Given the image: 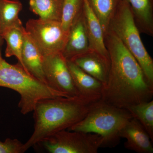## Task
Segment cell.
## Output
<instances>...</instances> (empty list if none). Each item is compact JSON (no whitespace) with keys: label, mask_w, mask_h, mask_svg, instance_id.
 <instances>
[{"label":"cell","mask_w":153,"mask_h":153,"mask_svg":"<svg viewBox=\"0 0 153 153\" xmlns=\"http://www.w3.org/2000/svg\"><path fill=\"white\" fill-rule=\"evenodd\" d=\"M3 58L2 57L1 54V51H0V63L1 62Z\"/></svg>","instance_id":"obj_24"},{"label":"cell","mask_w":153,"mask_h":153,"mask_svg":"<svg viewBox=\"0 0 153 153\" xmlns=\"http://www.w3.org/2000/svg\"><path fill=\"white\" fill-rule=\"evenodd\" d=\"M64 0H29L30 9L43 20L60 22Z\"/></svg>","instance_id":"obj_17"},{"label":"cell","mask_w":153,"mask_h":153,"mask_svg":"<svg viewBox=\"0 0 153 153\" xmlns=\"http://www.w3.org/2000/svg\"><path fill=\"white\" fill-rule=\"evenodd\" d=\"M132 118L128 110L100 99L92 104L83 119L67 130L97 134L102 138L101 148H112L119 143L122 129Z\"/></svg>","instance_id":"obj_3"},{"label":"cell","mask_w":153,"mask_h":153,"mask_svg":"<svg viewBox=\"0 0 153 153\" xmlns=\"http://www.w3.org/2000/svg\"><path fill=\"white\" fill-rule=\"evenodd\" d=\"M22 8L19 0H0V37L5 30L22 22L19 14Z\"/></svg>","instance_id":"obj_18"},{"label":"cell","mask_w":153,"mask_h":153,"mask_svg":"<svg viewBox=\"0 0 153 153\" xmlns=\"http://www.w3.org/2000/svg\"><path fill=\"white\" fill-rule=\"evenodd\" d=\"M24 145L16 139L7 138L4 142L0 141V153H25Z\"/></svg>","instance_id":"obj_22"},{"label":"cell","mask_w":153,"mask_h":153,"mask_svg":"<svg viewBox=\"0 0 153 153\" xmlns=\"http://www.w3.org/2000/svg\"><path fill=\"white\" fill-rule=\"evenodd\" d=\"M67 63L80 97L92 102L101 99L104 85L83 71L71 60H67Z\"/></svg>","instance_id":"obj_10"},{"label":"cell","mask_w":153,"mask_h":153,"mask_svg":"<svg viewBox=\"0 0 153 153\" xmlns=\"http://www.w3.org/2000/svg\"><path fill=\"white\" fill-rule=\"evenodd\" d=\"M43 67L47 85L70 97H80L61 52L44 55Z\"/></svg>","instance_id":"obj_8"},{"label":"cell","mask_w":153,"mask_h":153,"mask_svg":"<svg viewBox=\"0 0 153 153\" xmlns=\"http://www.w3.org/2000/svg\"><path fill=\"white\" fill-rule=\"evenodd\" d=\"M89 50V40L82 10L69 28L68 39L62 54L66 60H70Z\"/></svg>","instance_id":"obj_9"},{"label":"cell","mask_w":153,"mask_h":153,"mask_svg":"<svg viewBox=\"0 0 153 153\" xmlns=\"http://www.w3.org/2000/svg\"><path fill=\"white\" fill-rule=\"evenodd\" d=\"M126 109L144 128L153 141V100L130 105Z\"/></svg>","instance_id":"obj_20"},{"label":"cell","mask_w":153,"mask_h":153,"mask_svg":"<svg viewBox=\"0 0 153 153\" xmlns=\"http://www.w3.org/2000/svg\"><path fill=\"white\" fill-rule=\"evenodd\" d=\"M83 0H64L60 23L64 30L68 31L74 20L82 10Z\"/></svg>","instance_id":"obj_21"},{"label":"cell","mask_w":153,"mask_h":153,"mask_svg":"<svg viewBox=\"0 0 153 153\" xmlns=\"http://www.w3.org/2000/svg\"><path fill=\"white\" fill-rule=\"evenodd\" d=\"M121 138L126 140L125 147L138 153H153L152 140L139 122L133 117L120 132Z\"/></svg>","instance_id":"obj_11"},{"label":"cell","mask_w":153,"mask_h":153,"mask_svg":"<svg viewBox=\"0 0 153 153\" xmlns=\"http://www.w3.org/2000/svg\"><path fill=\"white\" fill-rule=\"evenodd\" d=\"M108 31L121 41L136 59L148 81L153 85V60L143 44L126 0H121Z\"/></svg>","instance_id":"obj_5"},{"label":"cell","mask_w":153,"mask_h":153,"mask_svg":"<svg viewBox=\"0 0 153 153\" xmlns=\"http://www.w3.org/2000/svg\"><path fill=\"white\" fill-rule=\"evenodd\" d=\"M102 143V138L97 134L63 130L36 145L50 153H97Z\"/></svg>","instance_id":"obj_6"},{"label":"cell","mask_w":153,"mask_h":153,"mask_svg":"<svg viewBox=\"0 0 153 153\" xmlns=\"http://www.w3.org/2000/svg\"><path fill=\"white\" fill-rule=\"evenodd\" d=\"M104 35L110 68L102 100L125 109L152 100L153 85L148 81L136 59L113 33L108 31Z\"/></svg>","instance_id":"obj_1"},{"label":"cell","mask_w":153,"mask_h":153,"mask_svg":"<svg viewBox=\"0 0 153 153\" xmlns=\"http://www.w3.org/2000/svg\"><path fill=\"white\" fill-rule=\"evenodd\" d=\"M140 33L153 36V0H126Z\"/></svg>","instance_id":"obj_15"},{"label":"cell","mask_w":153,"mask_h":153,"mask_svg":"<svg viewBox=\"0 0 153 153\" xmlns=\"http://www.w3.org/2000/svg\"><path fill=\"white\" fill-rule=\"evenodd\" d=\"M0 87L10 88L20 94L19 107L24 115L33 111L36 103L42 99L70 97L34 78L19 63L10 64L4 59L0 63Z\"/></svg>","instance_id":"obj_4"},{"label":"cell","mask_w":153,"mask_h":153,"mask_svg":"<svg viewBox=\"0 0 153 153\" xmlns=\"http://www.w3.org/2000/svg\"><path fill=\"white\" fill-rule=\"evenodd\" d=\"M70 60L83 71L99 80L103 85L106 84L109 74L110 60L97 52L89 49Z\"/></svg>","instance_id":"obj_12"},{"label":"cell","mask_w":153,"mask_h":153,"mask_svg":"<svg viewBox=\"0 0 153 153\" xmlns=\"http://www.w3.org/2000/svg\"><path fill=\"white\" fill-rule=\"evenodd\" d=\"M94 102L81 97H60L39 100L33 109L34 131L24 144L25 152L44 138L78 123L85 117Z\"/></svg>","instance_id":"obj_2"},{"label":"cell","mask_w":153,"mask_h":153,"mask_svg":"<svg viewBox=\"0 0 153 153\" xmlns=\"http://www.w3.org/2000/svg\"><path fill=\"white\" fill-rule=\"evenodd\" d=\"M25 29L43 55L62 53L68 31L63 29L60 22L31 19L27 22Z\"/></svg>","instance_id":"obj_7"},{"label":"cell","mask_w":153,"mask_h":153,"mask_svg":"<svg viewBox=\"0 0 153 153\" xmlns=\"http://www.w3.org/2000/svg\"><path fill=\"white\" fill-rule=\"evenodd\" d=\"M25 31V28L21 22L5 30L1 36L3 40L6 41L7 44L5 52V57H9L15 56L16 57L18 63L26 71L22 58Z\"/></svg>","instance_id":"obj_16"},{"label":"cell","mask_w":153,"mask_h":153,"mask_svg":"<svg viewBox=\"0 0 153 153\" xmlns=\"http://www.w3.org/2000/svg\"><path fill=\"white\" fill-rule=\"evenodd\" d=\"M82 11L89 40V49L97 52L110 60L108 52L104 43L103 29L87 0H83Z\"/></svg>","instance_id":"obj_14"},{"label":"cell","mask_w":153,"mask_h":153,"mask_svg":"<svg viewBox=\"0 0 153 153\" xmlns=\"http://www.w3.org/2000/svg\"><path fill=\"white\" fill-rule=\"evenodd\" d=\"M3 39L0 37V51H1V47L2 46L3 43Z\"/></svg>","instance_id":"obj_23"},{"label":"cell","mask_w":153,"mask_h":153,"mask_svg":"<svg viewBox=\"0 0 153 153\" xmlns=\"http://www.w3.org/2000/svg\"><path fill=\"white\" fill-rule=\"evenodd\" d=\"M121 0H87L101 24L104 33L108 30L110 22L114 16Z\"/></svg>","instance_id":"obj_19"},{"label":"cell","mask_w":153,"mask_h":153,"mask_svg":"<svg viewBox=\"0 0 153 153\" xmlns=\"http://www.w3.org/2000/svg\"><path fill=\"white\" fill-rule=\"evenodd\" d=\"M22 58L25 70L28 74L47 85L43 67L44 55L26 30Z\"/></svg>","instance_id":"obj_13"}]
</instances>
